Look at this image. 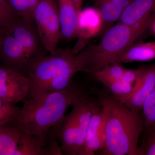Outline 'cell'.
I'll list each match as a JSON object with an SVG mask.
<instances>
[{
  "mask_svg": "<svg viewBox=\"0 0 155 155\" xmlns=\"http://www.w3.org/2000/svg\"><path fill=\"white\" fill-rule=\"evenodd\" d=\"M96 89L73 80L60 91L39 97L29 98L21 108L17 125L24 133L35 137L45 145L50 130L64 116L76 100L95 94Z\"/></svg>",
  "mask_w": 155,
  "mask_h": 155,
  "instance_id": "1",
  "label": "cell"
},
{
  "mask_svg": "<svg viewBox=\"0 0 155 155\" xmlns=\"http://www.w3.org/2000/svg\"><path fill=\"white\" fill-rule=\"evenodd\" d=\"M104 114V155H139L138 142L144 130L140 113L129 110L108 91L95 94Z\"/></svg>",
  "mask_w": 155,
  "mask_h": 155,
  "instance_id": "2",
  "label": "cell"
},
{
  "mask_svg": "<svg viewBox=\"0 0 155 155\" xmlns=\"http://www.w3.org/2000/svg\"><path fill=\"white\" fill-rule=\"evenodd\" d=\"M155 22V16L132 25L122 22L111 27L99 43L76 54L80 72L93 74L108 64L121 63L123 54Z\"/></svg>",
  "mask_w": 155,
  "mask_h": 155,
  "instance_id": "3",
  "label": "cell"
},
{
  "mask_svg": "<svg viewBox=\"0 0 155 155\" xmlns=\"http://www.w3.org/2000/svg\"><path fill=\"white\" fill-rule=\"evenodd\" d=\"M79 72L76 54L72 49L58 48L54 53L40 59L28 72L31 86L27 99L62 90Z\"/></svg>",
  "mask_w": 155,
  "mask_h": 155,
  "instance_id": "4",
  "label": "cell"
},
{
  "mask_svg": "<svg viewBox=\"0 0 155 155\" xmlns=\"http://www.w3.org/2000/svg\"><path fill=\"white\" fill-rule=\"evenodd\" d=\"M34 19L46 50L54 53L62 36L57 0H40L35 10Z\"/></svg>",
  "mask_w": 155,
  "mask_h": 155,
  "instance_id": "5",
  "label": "cell"
},
{
  "mask_svg": "<svg viewBox=\"0 0 155 155\" xmlns=\"http://www.w3.org/2000/svg\"><path fill=\"white\" fill-rule=\"evenodd\" d=\"M6 31L19 42L33 65L47 55L34 18L19 17Z\"/></svg>",
  "mask_w": 155,
  "mask_h": 155,
  "instance_id": "6",
  "label": "cell"
},
{
  "mask_svg": "<svg viewBox=\"0 0 155 155\" xmlns=\"http://www.w3.org/2000/svg\"><path fill=\"white\" fill-rule=\"evenodd\" d=\"M31 81L18 71L0 66V98L13 104L25 102Z\"/></svg>",
  "mask_w": 155,
  "mask_h": 155,
  "instance_id": "7",
  "label": "cell"
},
{
  "mask_svg": "<svg viewBox=\"0 0 155 155\" xmlns=\"http://www.w3.org/2000/svg\"><path fill=\"white\" fill-rule=\"evenodd\" d=\"M137 78L130 94L120 102L136 113H140L145 101L155 87V64L137 69Z\"/></svg>",
  "mask_w": 155,
  "mask_h": 155,
  "instance_id": "8",
  "label": "cell"
},
{
  "mask_svg": "<svg viewBox=\"0 0 155 155\" xmlns=\"http://www.w3.org/2000/svg\"><path fill=\"white\" fill-rule=\"evenodd\" d=\"M33 66L19 42L11 34L6 31L0 54V66L18 71L27 76Z\"/></svg>",
  "mask_w": 155,
  "mask_h": 155,
  "instance_id": "9",
  "label": "cell"
},
{
  "mask_svg": "<svg viewBox=\"0 0 155 155\" xmlns=\"http://www.w3.org/2000/svg\"><path fill=\"white\" fill-rule=\"evenodd\" d=\"M97 98L85 95L76 100L72 104L77 126L75 142V155H80L83 150L87 130L91 118L95 109L99 105Z\"/></svg>",
  "mask_w": 155,
  "mask_h": 155,
  "instance_id": "10",
  "label": "cell"
},
{
  "mask_svg": "<svg viewBox=\"0 0 155 155\" xmlns=\"http://www.w3.org/2000/svg\"><path fill=\"white\" fill-rule=\"evenodd\" d=\"M103 22L99 12L96 8H87L81 10L78 17L77 44L72 50L76 54L83 48L87 41L96 36L102 28Z\"/></svg>",
  "mask_w": 155,
  "mask_h": 155,
  "instance_id": "11",
  "label": "cell"
},
{
  "mask_svg": "<svg viewBox=\"0 0 155 155\" xmlns=\"http://www.w3.org/2000/svg\"><path fill=\"white\" fill-rule=\"evenodd\" d=\"M58 140L64 155H75L77 126L74 111L64 115L50 130Z\"/></svg>",
  "mask_w": 155,
  "mask_h": 155,
  "instance_id": "12",
  "label": "cell"
},
{
  "mask_svg": "<svg viewBox=\"0 0 155 155\" xmlns=\"http://www.w3.org/2000/svg\"><path fill=\"white\" fill-rule=\"evenodd\" d=\"M104 144V114L100 103L91 118L84 146L80 155H96V151L102 150Z\"/></svg>",
  "mask_w": 155,
  "mask_h": 155,
  "instance_id": "13",
  "label": "cell"
},
{
  "mask_svg": "<svg viewBox=\"0 0 155 155\" xmlns=\"http://www.w3.org/2000/svg\"><path fill=\"white\" fill-rule=\"evenodd\" d=\"M155 16V0H134L122 11L119 22L132 25Z\"/></svg>",
  "mask_w": 155,
  "mask_h": 155,
  "instance_id": "14",
  "label": "cell"
},
{
  "mask_svg": "<svg viewBox=\"0 0 155 155\" xmlns=\"http://www.w3.org/2000/svg\"><path fill=\"white\" fill-rule=\"evenodd\" d=\"M62 36L67 40L76 37L78 14L72 0H58Z\"/></svg>",
  "mask_w": 155,
  "mask_h": 155,
  "instance_id": "15",
  "label": "cell"
},
{
  "mask_svg": "<svg viewBox=\"0 0 155 155\" xmlns=\"http://www.w3.org/2000/svg\"><path fill=\"white\" fill-rule=\"evenodd\" d=\"M155 59V41L132 45L123 54L121 63L143 62Z\"/></svg>",
  "mask_w": 155,
  "mask_h": 155,
  "instance_id": "16",
  "label": "cell"
},
{
  "mask_svg": "<svg viewBox=\"0 0 155 155\" xmlns=\"http://www.w3.org/2000/svg\"><path fill=\"white\" fill-rule=\"evenodd\" d=\"M20 134L18 125L0 126V155H14Z\"/></svg>",
  "mask_w": 155,
  "mask_h": 155,
  "instance_id": "17",
  "label": "cell"
},
{
  "mask_svg": "<svg viewBox=\"0 0 155 155\" xmlns=\"http://www.w3.org/2000/svg\"><path fill=\"white\" fill-rule=\"evenodd\" d=\"M47 155L45 145L38 139L21 130L14 155Z\"/></svg>",
  "mask_w": 155,
  "mask_h": 155,
  "instance_id": "18",
  "label": "cell"
},
{
  "mask_svg": "<svg viewBox=\"0 0 155 155\" xmlns=\"http://www.w3.org/2000/svg\"><path fill=\"white\" fill-rule=\"evenodd\" d=\"M97 10L99 12L102 19L101 31H107V27L119 20L122 12L114 7L111 0H94Z\"/></svg>",
  "mask_w": 155,
  "mask_h": 155,
  "instance_id": "19",
  "label": "cell"
},
{
  "mask_svg": "<svg viewBox=\"0 0 155 155\" xmlns=\"http://www.w3.org/2000/svg\"><path fill=\"white\" fill-rule=\"evenodd\" d=\"M107 89L112 95L120 102L130 94L133 84L125 83L121 79H107L99 81Z\"/></svg>",
  "mask_w": 155,
  "mask_h": 155,
  "instance_id": "20",
  "label": "cell"
},
{
  "mask_svg": "<svg viewBox=\"0 0 155 155\" xmlns=\"http://www.w3.org/2000/svg\"><path fill=\"white\" fill-rule=\"evenodd\" d=\"M21 108L0 98V126L17 125Z\"/></svg>",
  "mask_w": 155,
  "mask_h": 155,
  "instance_id": "21",
  "label": "cell"
},
{
  "mask_svg": "<svg viewBox=\"0 0 155 155\" xmlns=\"http://www.w3.org/2000/svg\"><path fill=\"white\" fill-rule=\"evenodd\" d=\"M144 130L155 129V87L145 101L142 108Z\"/></svg>",
  "mask_w": 155,
  "mask_h": 155,
  "instance_id": "22",
  "label": "cell"
},
{
  "mask_svg": "<svg viewBox=\"0 0 155 155\" xmlns=\"http://www.w3.org/2000/svg\"><path fill=\"white\" fill-rule=\"evenodd\" d=\"M122 63L108 64L93 74L96 81H100L106 79H121L125 68L122 66Z\"/></svg>",
  "mask_w": 155,
  "mask_h": 155,
  "instance_id": "23",
  "label": "cell"
},
{
  "mask_svg": "<svg viewBox=\"0 0 155 155\" xmlns=\"http://www.w3.org/2000/svg\"><path fill=\"white\" fill-rule=\"evenodd\" d=\"M19 17L8 0H0V28L8 30Z\"/></svg>",
  "mask_w": 155,
  "mask_h": 155,
  "instance_id": "24",
  "label": "cell"
},
{
  "mask_svg": "<svg viewBox=\"0 0 155 155\" xmlns=\"http://www.w3.org/2000/svg\"><path fill=\"white\" fill-rule=\"evenodd\" d=\"M40 0H8L10 5L20 17L34 18V13Z\"/></svg>",
  "mask_w": 155,
  "mask_h": 155,
  "instance_id": "25",
  "label": "cell"
},
{
  "mask_svg": "<svg viewBox=\"0 0 155 155\" xmlns=\"http://www.w3.org/2000/svg\"><path fill=\"white\" fill-rule=\"evenodd\" d=\"M142 144L139 147V155H155V129L144 130Z\"/></svg>",
  "mask_w": 155,
  "mask_h": 155,
  "instance_id": "26",
  "label": "cell"
},
{
  "mask_svg": "<svg viewBox=\"0 0 155 155\" xmlns=\"http://www.w3.org/2000/svg\"><path fill=\"white\" fill-rule=\"evenodd\" d=\"M137 75V69H125L121 79L125 83L133 84L136 81Z\"/></svg>",
  "mask_w": 155,
  "mask_h": 155,
  "instance_id": "27",
  "label": "cell"
},
{
  "mask_svg": "<svg viewBox=\"0 0 155 155\" xmlns=\"http://www.w3.org/2000/svg\"><path fill=\"white\" fill-rule=\"evenodd\" d=\"M134 0H111L114 7L117 10L122 12Z\"/></svg>",
  "mask_w": 155,
  "mask_h": 155,
  "instance_id": "28",
  "label": "cell"
},
{
  "mask_svg": "<svg viewBox=\"0 0 155 155\" xmlns=\"http://www.w3.org/2000/svg\"><path fill=\"white\" fill-rule=\"evenodd\" d=\"M83 1V0H72V2H73V4L75 5V8L77 10L78 15L82 10Z\"/></svg>",
  "mask_w": 155,
  "mask_h": 155,
  "instance_id": "29",
  "label": "cell"
},
{
  "mask_svg": "<svg viewBox=\"0 0 155 155\" xmlns=\"http://www.w3.org/2000/svg\"><path fill=\"white\" fill-rule=\"evenodd\" d=\"M6 31L0 28V54H1V49L4 37L5 35Z\"/></svg>",
  "mask_w": 155,
  "mask_h": 155,
  "instance_id": "30",
  "label": "cell"
},
{
  "mask_svg": "<svg viewBox=\"0 0 155 155\" xmlns=\"http://www.w3.org/2000/svg\"><path fill=\"white\" fill-rule=\"evenodd\" d=\"M153 30L154 32H155V22H154L153 24L152 25Z\"/></svg>",
  "mask_w": 155,
  "mask_h": 155,
  "instance_id": "31",
  "label": "cell"
}]
</instances>
